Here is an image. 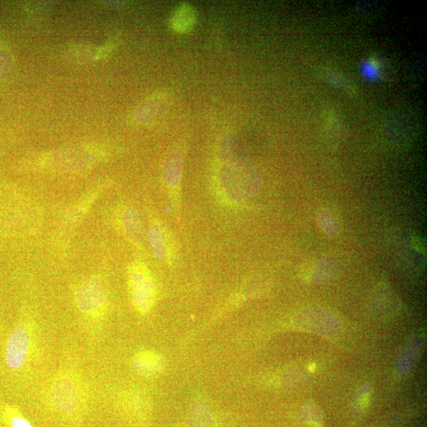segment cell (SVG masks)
I'll return each mask as SVG.
<instances>
[{"mask_svg": "<svg viewBox=\"0 0 427 427\" xmlns=\"http://www.w3.org/2000/svg\"><path fill=\"white\" fill-rule=\"evenodd\" d=\"M164 366L162 356L150 351L136 354L133 360L134 369L140 375L147 377L156 375L163 370Z\"/></svg>", "mask_w": 427, "mask_h": 427, "instance_id": "cell-14", "label": "cell"}, {"mask_svg": "<svg viewBox=\"0 0 427 427\" xmlns=\"http://www.w3.org/2000/svg\"><path fill=\"white\" fill-rule=\"evenodd\" d=\"M328 78L332 83H334V84L340 87L344 91H354L353 87L350 84V82L347 80V79L343 78L342 75H338L335 73H330L328 75Z\"/></svg>", "mask_w": 427, "mask_h": 427, "instance_id": "cell-22", "label": "cell"}, {"mask_svg": "<svg viewBox=\"0 0 427 427\" xmlns=\"http://www.w3.org/2000/svg\"><path fill=\"white\" fill-rule=\"evenodd\" d=\"M99 193L100 188L98 190H95L93 193L87 194V197L69 210L63 219V227L65 229L73 230L77 227V225L80 223L86 215V212L90 209L94 200L98 197Z\"/></svg>", "mask_w": 427, "mask_h": 427, "instance_id": "cell-15", "label": "cell"}, {"mask_svg": "<svg viewBox=\"0 0 427 427\" xmlns=\"http://www.w3.org/2000/svg\"><path fill=\"white\" fill-rule=\"evenodd\" d=\"M325 123L326 128H327V133L331 140L334 142L340 141L343 132L341 121L339 117H336L335 114H331V112H329Z\"/></svg>", "mask_w": 427, "mask_h": 427, "instance_id": "cell-20", "label": "cell"}, {"mask_svg": "<svg viewBox=\"0 0 427 427\" xmlns=\"http://www.w3.org/2000/svg\"><path fill=\"white\" fill-rule=\"evenodd\" d=\"M339 271V266L334 260L322 258L317 261L311 273V282L324 283L334 280Z\"/></svg>", "mask_w": 427, "mask_h": 427, "instance_id": "cell-16", "label": "cell"}, {"mask_svg": "<svg viewBox=\"0 0 427 427\" xmlns=\"http://www.w3.org/2000/svg\"><path fill=\"white\" fill-rule=\"evenodd\" d=\"M371 393V384L365 383L361 385L356 394L355 403L359 408H365L369 402Z\"/></svg>", "mask_w": 427, "mask_h": 427, "instance_id": "cell-21", "label": "cell"}, {"mask_svg": "<svg viewBox=\"0 0 427 427\" xmlns=\"http://www.w3.org/2000/svg\"><path fill=\"white\" fill-rule=\"evenodd\" d=\"M297 323L302 329L322 336H334L340 329V324L336 317L323 310L304 312L299 317Z\"/></svg>", "mask_w": 427, "mask_h": 427, "instance_id": "cell-5", "label": "cell"}, {"mask_svg": "<svg viewBox=\"0 0 427 427\" xmlns=\"http://www.w3.org/2000/svg\"><path fill=\"white\" fill-rule=\"evenodd\" d=\"M80 310L87 314L97 313L106 301V292L98 278H91L83 282L75 295Z\"/></svg>", "mask_w": 427, "mask_h": 427, "instance_id": "cell-4", "label": "cell"}, {"mask_svg": "<svg viewBox=\"0 0 427 427\" xmlns=\"http://www.w3.org/2000/svg\"><path fill=\"white\" fill-rule=\"evenodd\" d=\"M197 22V12L191 4L178 6L170 20V27L177 33H187L192 31Z\"/></svg>", "mask_w": 427, "mask_h": 427, "instance_id": "cell-13", "label": "cell"}, {"mask_svg": "<svg viewBox=\"0 0 427 427\" xmlns=\"http://www.w3.org/2000/svg\"><path fill=\"white\" fill-rule=\"evenodd\" d=\"M149 241L151 251L159 261L173 264L176 257L174 241L158 220H153L149 227Z\"/></svg>", "mask_w": 427, "mask_h": 427, "instance_id": "cell-8", "label": "cell"}, {"mask_svg": "<svg viewBox=\"0 0 427 427\" xmlns=\"http://www.w3.org/2000/svg\"><path fill=\"white\" fill-rule=\"evenodd\" d=\"M128 287L133 304L141 313L151 310L156 302V292L151 272L144 264L136 261L129 267Z\"/></svg>", "mask_w": 427, "mask_h": 427, "instance_id": "cell-2", "label": "cell"}, {"mask_svg": "<svg viewBox=\"0 0 427 427\" xmlns=\"http://www.w3.org/2000/svg\"><path fill=\"white\" fill-rule=\"evenodd\" d=\"M31 336L23 325L12 331L6 347V361L12 369H20L25 364Z\"/></svg>", "mask_w": 427, "mask_h": 427, "instance_id": "cell-7", "label": "cell"}, {"mask_svg": "<svg viewBox=\"0 0 427 427\" xmlns=\"http://www.w3.org/2000/svg\"><path fill=\"white\" fill-rule=\"evenodd\" d=\"M10 426L11 427H34L31 423L29 422L25 418L20 417V415H15V417L10 419Z\"/></svg>", "mask_w": 427, "mask_h": 427, "instance_id": "cell-23", "label": "cell"}, {"mask_svg": "<svg viewBox=\"0 0 427 427\" xmlns=\"http://www.w3.org/2000/svg\"><path fill=\"white\" fill-rule=\"evenodd\" d=\"M301 418L310 427H322L323 414L320 408L312 402H307L301 409Z\"/></svg>", "mask_w": 427, "mask_h": 427, "instance_id": "cell-17", "label": "cell"}, {"mask_svg": "<svg viewBox=\"0 0 427 427\" xmlns=\"http://www.w3.org/2000/svg\"><path fill=\"white\" fill-rule=\"evenodd\" d=\"M183 164V152L181 151H174L166 160L163 171L164 181L169 190L171 203L177 214L180 213Z\"/></svg>", "mask_w": 427, "mask_h": 427, "instance_id": "cell-6", "label": "cell"}, {"mask_svg": "<svg viewBox=\"0 0 427 427\" xmlns=\"http://www.w3.org/2000/svg\"><path fill=\"white\" fill-rule=\"evenodd\" d=\"M373 312L382 317H391L399 310V301L393 290L387 286L379 287L372 298Z\"/></svg>", "mask_w": 427, "mask_h": 427, "instance_id": "cell-12", "label": "cell"}, {"mask_svg": "<svg viewBox=\"0 0 427 427\" xmlns=\"http://www.w3.org/2000/svg\"><path fill=\"white\" fill-rule=\"evenodd\" d=\"M317 223L323 233L328 236H336L340 232V224L336 217L328 211L322 210L317 213Z\"/></svg>", "mask_w": 427, "mask_h": 427, "instance_id": "cell-19", "label": "cell"}, {"mask_svg": "<svg viewBox=\"0 0 427 427\" xmlns=\"http://www.w3.org/2000/svg\"><path fill=\"white\" fill-rule=\"evenodd\" d=\"M218 180L225 197L233 201L253 197L261 186L258 172L251 165L241 161L225 163L219 171Z\"/></svg>", "mask_w": 427, "mask_h": 427, "instance_id": "cell-1", "label": "cell"}, {"mask_svg": "<svg viewBox=\"0 0 427 427\" xmlns=\"http://www.w3.org/2000/svg\"><path fill=\"white\" fill-rule=\"evenodd\" d=\"M93 160L94 157L91 153L74 150L53 156L50 159L49 165L53 170L73 171L86 167Z\"/></svg>", "mask_w": 427, "mask_h": 427, "instance_id": "cell-9", "label": "cell"}, {"mask_svg": "<svg viewBox=\"0 0 427 427\" xmlns=\"http://www.w3.org/2000/svg\"><path fill=\"white\" fill-rule=\"evenodd\" d=\"M117 223L124 236L139 244L144 231L140 213L132 207H122L117 213Z\"/></svg>", "mask_w": 427, "mask_h": 427, "instance_id": "cell-10", "label": "cell"}, {"mask_svg": "<svg viewBox=\"0 0 427 427\" xmlns=\"http://www.w3.org/2000/svg\"><path fill=\"white\" fill-rule=\"evenodd\" d=\"M50 397L53 405L65 414H73L80 410V389L75 381L69 377H59L53 382Z\"/></svg>", "mask_w": 427, "mask_h": 427, "instance_id": "cell-3", "label": "cell"}, {"mask_svg": "<svg viewBox=\"0 0 427 427\" xmlns=\"http://www.w3.org/2000/svg\"><path fill=\"white\" fill-rule=\"evenodd\" d=\"M424 346V339L419 335L411 338L401 349L396 361V370L400 375L410 372L419 357Z\"/></svg>", "mask_w": 427, "mask_h": 427, "instance_id": "cell-11", "label": "cell"}, {"mask_svg": "<svg viewBox=\"0 0 427 427\" xmlns=\"http://www.w3.org/2000/svg\"><path fill=\"white\" fill-rule=\"evenodd\" d=\"M361 70L368 80H380L385 76V65L381 59L376 57L368 59L361 65Z\"/></svg>", "mask_w": 427, "mask_h": 427, "instance_id": "cell-18", "label": "cell"}]
</instances>
